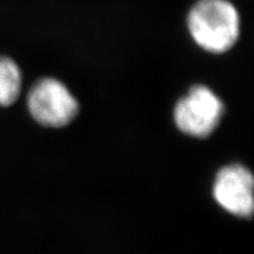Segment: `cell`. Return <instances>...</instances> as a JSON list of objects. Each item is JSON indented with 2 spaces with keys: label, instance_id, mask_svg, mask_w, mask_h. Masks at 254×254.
Returning a JSON list of instances; mask_svg holds the SVG:
<instances>
[{
  "label": "cell",
  "instance_id": "cell-1",
  "mask_svg": "<svg viewBox=\"0 0 254 254\" xmlns=\"http://www.w3.org/2000/svg\"><path fill=\"white\" fill-rule=\"evenodd\" d=\"M186 21L193 41L212 55L228 52L240 38V13L228 0H196Z\"/></svg>",
  "mask_w": 254,
  "mask_h": 254
},
{
  "label": "cell",
  "instance_id": "cell-2",
  "mask_svg": "<svg viewBox=\"0 0 254 254\" xmlns=\"http://www.w3.org/2000/svg\"><path fill=\"white\" fill-rule=\"evenodd\" d=\"M27 107L33 119L47 127L68 125L79 111V104L71 91L55 78H43L34 82L27 95Z\"/></svg>",
  "mask_w": 254,
  "mask_h": 254
},
{
  "label": "cell",
  "instance_id": "cell-3",
  "mask_svg": "<svg viewBox=\"0 0 254 254\" xmlns=\"http://www.w3.org/2000/svg\"><path fill=\"white\" fill-rule=\"evenodd\" d=\"M224 114V104L211 88L195 85L178 101L174 122L178 128L195 138H206L214 132Z\"/></svg>",
  "mask_w": 254,
  "mask_h": 254
},
{
  "label": "cell",
  "instance_id": "cell-4",
  "mask_svg": "<svg viewBox=\"0 0 254 254\" xmlns=\"http://www.w3.org/2000/svg\"><path fill=\"white\" fill-rule=\"evenodd\" d=\"M215 201L228 213L239 218L254 214V174L239 164L219 171L213 185Z\"/></svg>",
  "mask_w": 254,
  "mask_h": 254
},
{
  "label": "cell",
  "instance_id": "cell-5",
  "mask_svg": "<svg viewBox=\"0 0 254 254\" xmlns=\"http://www.w3.org/2000/svg\"><path fill=\"white\" fill-rule=\"evenodd\" d=\"M23 75L18 64L9 57L0 56V106H9L18 99Z\"/></svg>",
  "mask_w": 254,
  "mask_h": 254
}]
</instances>
